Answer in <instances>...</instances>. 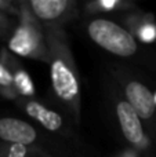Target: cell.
Returning <instances> with one entry per match:
<instances>
[{"mask_svg": "<svg viewBox=\"0 0 156 157\" xmlns=\"http://www.w3.org/2000/svg\"><path fill=\"white\" fill-rule=\"evenodd\" d=\"M50 51V78L55 97L61 103L79 120L80 110V86L77 69L75 66L69 48L62 37L51 30L47 39Z\"/></svg>", "mask_w": 156, "mask_h": 157, "instance_id": "obj_1", "label": "cell"}, {"mask_svg": "<svg viewBox=\"0 0 156 157\" xmlns=\"http://www.w3.org/2000/svg\"><path fill=\"white\" fill-rule=\"evenodd\" d=\"M87 35L97 46L122 58L134 57L138 44L134 36L112 19L96 18L87 25Z\"/></svg>", "mask_w": 156, "mask_h": 157, "instance_id": "obj_2", "label": "cell"}, {"mask_svg": "<svg viewBox=\"0 0 156 157\" xmlns=\"http://www.w3.org/2000/svg\"><path fill=\"white\" fill-rule=\"evenodd\" d=\"M8 47L14 54L26 58L50 59L49 44L44 41L43 33L32 24H22L14 30L8 40Z\"/></svg>", "mask_w": 156, "mask_h": 157, "instance_id": "obj_3", "label": "cell"}, {"mask_svg": "<svg viewBox=\"0 0 156 157\" xmlns=\"http://www.w3.org/2000/svg\"><path fill=\"white\" fill-rule=\"evenodd\" d=\"M116 117H118L120 131L123 134L124 139L131 146L142 150L146 149L149 144L145 132H144L141 119L127 101L122 99L116 103Z\"/></svg>", "mask_w": 156, "mask_h": 157, "instance_id": "obj_4", "label": "cell"}, {"mask_svg": "<svg viewBox=\"0 0 156 157\" xmlns=\"http://www.w3.org/2000/svg\"><path fill=\"white\" fill-rule=\"evenodd\" d=\"M39 132L32 124L15 117L0 119V139L10 145L30 147L36 144Z\"/></svg>", "mask_w": 156, "mask_h": 157, "instance_id": "obj_5", "label": "cell"}, {"mask_svg": "<svg viewBox=\"0 0 156 157\" xmlns=\"http://www.w3.org/2000/svg\"><path fill=\"white\" fill-rule=\"evenodd\" d=\"M124 97L141 120H152L155 117V95L145 84L137 80H127L124 84Z\"/></svg>", "mask_w": 156, "mask_h": 157, "instance_id": "obj_6", "label": "cell"}, {"mask_svg": "<svg viewBox=\"0 0 156 157\" xmlns=\"http://www.w3.org/2000/svg\"><path fill=\"white\" fill-rule=\"evenodd\" d=\"M29 6L33 15L39 21L55 24L57 21L65 18L69 13V8L75 4L68 0H32Z\"/></svg>", "mask_w": 156, "mask_h": 157, "instance_id": "obj_7", "label": "cell"}, {"mask_svg": "<svg viewBox=\"0 0 156 157\" xmlns=\"http://www.w3.org/2000/svg\"><path fill=\"white\" fill-rule=\"evenodd\" d=\"M25 113L50 132H60L65 125L64 119L60 113L46 108L44 105L36 102V101H28L25 105Z\"/></svg>", "mask_w": 156, "mask_h": 157, "instance_id": "obj_8", "label": "cell"}, {"mask_svg": "<svg viewBox=\"0 0 156 157\" xmlns=\"http://www.w3.org/2000/svg\"><path fill=\"white\" fill-rule=\"evenodd\" d=\"M14 76V86H15L17 91L24 97H32L35 95V86H33L30 76L22 69H17Z\"/></svg>", "mask_w": 156, "mask_h": 157, "instance_id": "obj_9", "label": "cell"}, {"mask_svg": "<svg viewBox=\"0 0 156 157\" xmlns=\"http://www.w3.org/2000/svg\"><path fill=\"white\" fill-rule=\"evenodd\" d=\"M6 157H37L33 150H30V147L21 146V145H10V147L7 149Z\"/></svg>", "mask_w": 156, "mask_h": 157, "instance_id": "obj_10", "label": "cell"}, {"mask_svg": "<svg viewBox=\"0 0 156 157\" xmlns=\"http://www.w3.org/2000/svg\"><path fill=\"white\" fill-rule=\"evenodd\" d=\"M140 37L141 40L151 43L156 39V28L152 24H145L142 28L140 29Z\"/></svg>", "mask_w": 156, "mask_h": 157, "instance_id": "obj_11", "label": "cell"}, {"mask_svg": "<svg viewBox=\"0 0 156 157\" xmlns=\"http://www.w3.org/2000/svg\"><path fill=\"white\" fill-rule=\"evenodd\" d=\"M14 86V76L11 72L0 63V87H11Z\"/></svg>", "mask_w": 156, "mask_h": 157, "instance_id": "obj_12", "label": "cell"}, {"mask_svg": "<svg viewBox=\"0 0 156 157\" xmlns=\"http://www.w3.org/2000/svg\"><path fill=\"white\" fill-rule=\"evenodd\" d=\"M116 4H118L116 2H101V3H98V6L105 7V8H112V7H115Z\"/></svg>", "mask_w": 156, "mask_h": 157, "instance_id": "obj_13", "label": "cell"}, {"mask_svg": "<svg viewBox=\"0 0 156 157\" xmlns=\"http://www.w3.org/2000/svg\"><path fill=\"white\" fill-rule=\"evenodd\" d=\"M120 157H127V156H120Z\"/></svg>", "mask_w": 156, "mask_h": 157, "instance_id": "obj_14", "label": "cell"}, {"mask_svg": "<svg viewBox=\"0 0 156 157\" xmlns=\"http://www.w3.org/2000/svg\"><path fill=\"white\" fill-rule=\"evenodd\" d=\"M155 101H156V95H155Z\"/></svg>", "mask_w": 156, "mask_h": 157, "instance_id": "obj_15", "label": "cell"}]
</instances>
